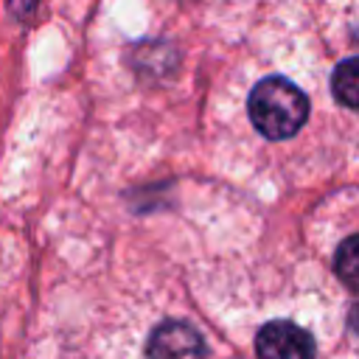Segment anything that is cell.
Listing matches in <instances>:
<instances>
[{"label": "cell", "instance_id": "1", "mask_svg": "<svg viewBox=\"0 0 359 359\" xmlns=\"http://www.w3.org/2000/svg\"><path fill=\"white\" fill-rule=\"evenodd\" d=\"M252 126L269 140H286L300 132L309 118V98L297 84L283 76L261 79L247 101Z\"/></svg>", "mask_w": 359, "mask_h": 359}, {"label": "cell", "instance_id": "2", "mask_svg": "<svg viewBox=\"0 0 359 359\" xmlns=\"http://www.w3.org/2000/svg\"><path fill=\"white\" fill-rule=\"evenodd\" d=\"M258 359H314V339L289 320L266 323L255 337Z\"/></svg>", "mask_w": 359, "mask_h": 359}, {"label": "cell", "instance_id": "3", "mask_svg": "<svg viewBox=\"0 0 359 359\" xmlns=\"http://www.w3.org/2000/svg\"><path fill=\"white\" fill-rule=\"evenodd\" d=\"M146 353L149 359H205V342L188 323L168 320L151 331Z\"/></svg>", "mask_w": 359, "mask_h": 359}, {"label": "cell", "instance_id": "4", "mask_svg": "<svg viewBox=\"0 0 359 359\" xmlns=\"http://www.w3.org/2000/svg\"><path fill=\"white\" fill-rule=\"evenodd\" d=\"M331 93L342 107L359 109V56H351L334 67Z\"/></svg>", "mask_w": 359, "mask_h": 359}, {"label": "cell", "instance_id": "5", "mask_svg": "<svg viewBox=\"0 0 359 359\" xmlns=\"http://www.w3.org/2000/svg\"><path fill=\"white\" fill-rule=\"evenodd\" d=\"M334 272H337V278H339L348 289L359 292V233L351 236V238H345V241L337 247Z\"/></svg>", "mask_w": 359, "mask_h": 359}, {"label": "cell", "instance_id": "6", "mask_svg": "<svg viewBox=\"0 0 359 359\" xmlns=\"http://www.w3.org/2000/svg\"><path fill=\"white\" fill-rule=\"evenodd\" d=\"M36 3H39V0H8V8H11V14H14V17L25 20V17L36 8Z\"/></svg>", "mask_w": 359, "mask_h": 359}, {"label": "cell", "instance_id": "7", "mask_svg": "<svg viewBox=\"0 0 359 359\" xmlns=\"http://www.w3.org/2000/svg\"><path fill=\"white\" fill-rule=\"evenodd\" d=\"M348 325H351V331L353 334H359V300L351 306V311H348Z\"/></svg>", "mask_w": 359, "mask_h": 359}]
</instances>
